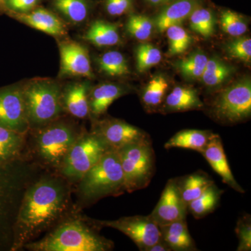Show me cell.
<instances>
[{
	"label": "cell",
	"instance_id": "1",
	"mask_svg": "<svg viewBox=\"0 0 251 251\" xmlns=\"http://www.w3.org/2000/svg\"><path fill=\"white\" fill-rule=\"evenodd\" d=\"M74 186L58 173L44 171L28 186L14 226L11 251H21L28 243L48 233L77 212Z\"/></svg>",
	"mask_w": 251,
	"mask_h": 251
},
{
	"label": "cell",
	"instance_id": "2",
	"mask_svg": "<svg viewBox=\"0 0 251 251\" xmlns=\"http://www.w3.org/2000/svg\"><path fill=\"white\" fill-rule=\"evenodd\" d=\"M66 115L36 129L29 130L26 158L46 171L57 173L68 152L85 129Z\"/></svg>",
	"mask_w": 251,
	"mask_h": 251
},
{
	"label": "cell",
	"instance_id": "3",
	"mask_svg": "<svg viewBox=\"0 0 251 251\" xmlns=\"http://www.w3.org/2000/svg\"><path fill=\"white\" fill-rule=\"evenodd\" d=\"M99 226L92 218L77 211L63 221L52 230L28 243L29 251H110L115 244L100 234Z\"/></svg>",
	"mask_w": 251,
	"mask_h": 251
},
{
	"label": "cell",
	"instance_id": "4",
	"mask_svg": "<svg viewBox=\"0 0 251 251\" xmlns=\"http://www.w3.org/2000/svg\"><path fill=\"white\" fill-rule=\"evenodd\" d=\"M44 171L27 159L0 164V251H11L23 196L28 186Z\"/></svg>",
	"mask_w": 251,
	"mask_h": 251
},
{
	"label": "cell",
	"instance_id": "5",
	"mask_svg": "<svg viewBox=\"0 0 251 251\" xmlns=\"http://www.w3.org/2000/svg\"><path fill=\"white\" fill-rule=\"evenodd\" d=\"M125 192L120 156L117 150H110L74 185V204L82 211L103 198Z\"/></svg>",
	"mask_w": 251,
	"mask_h": 251
},
{
	"label": "cell",
	"instance_id": "6",
	"mask_svg": "<svg viewBox=\"0 0 251 251\" xmlns=\"http://www.w3.org/2000/svg\"><path fill=\"white\" fill-rule=\"evenodd\" d=\"M29 130L36 129L66 115L62 108V85L50 78L31 79L22 84Z\"/></svg>",
	"mask_w": 251,
	"mask_h": 251
},
{
	"label": "cell",
	"instance_id": "7",
	"mask_svg": "<svg viewBox=\"0 0 251 251\" xmlns=\"http://www.w3.org/2000/svg\"><path fill=\"white\" fill-rule=\"evenodd\" d=\"M126 192L148 187L156 170V158L151 140L128 144L117 150Z\"/></svg>",
	"mask_w": 251,
	"mask_h": 251
},
{
	"label": "cell",
	"instance_id": "8",
	"mask_svg": "<svg viewBox=\"0 0 251 251\" xmlns=\"http://www.w3.org/2000/svg\"><path fill=\"white\" fill-rule=\"evenodd\" d=\"M110 149L92 130H83L57 173L74 186Z\"/></svg>",
	"mask_w": 251,
	"mask_h": 251
},
{
	"label": "cell",
	"instance_id": "9",
	"mask_svg": "<svg viewBox=\"0 0 251 251\" xmlns=\"http://www.w3.org/2000/svg\"><path fill=\"white\" fill-rule=\"evenodd\" d=\"M216 120L236 124L247 120L251 115V81L249 77L234 82L220 92L212 105Z\"/></svg>",
	"mask_w": 251,
	"mask_h": 251
},
{
	"label": "cell",
	"instance_id": "10",
	"mask_svg": "<svg viewBox=\"0 0 251 251\" xmlns=\"http://www.w3.org/2000/svg\"><path fill=\"white\" fill-rule=\"evenodd\" d=\"M93 220L100 228L111 227L125 234L135 243L141 251H146L148 248L161 239L159 226L150 215L125 216L110 221Z\"/></svg>",
	"mask_w": 251,
	"mask_h": 251
},
{
	"label": "cell",
	"instance_id": "11",
	"mask_svg": "<svg viewBox=\"0 0 251 251\" xmlns=\"http://www.w3.org/2000/svg\"><path fill=\"white\" fill-rule=\"evenodd\" d=\"M90 130L98 135L110 150H117L128 144L150 140L143 130L119 119L92 120Z\"/></svg>",
	"mask_w": 251,
	"mask_h": 251
},
{
	"label": "cell",
	"instance_id": "12",
	"mask_svg": "<svg viewBox=\"0 0 251 251\" xmlns=\"http://www.w3.org/2000/svg\"><path fill=\"white\" fill-rule=\"evenodd\" d=\"M0 126L21 133L29 131L21 84L0 87Z\"/></svg>",
	"mask_w": 251,
	"mask_h": 251
},
{
	"label": "cell",
	"instance_id": "13",
	"mask_svg": "<svg viewBox=\"0 0 251 251\" xmlns=\"http://www.w3.org/2000/svg\"><path fill=\"white\" fill-rule=\"evenodd\" d=\"M60 70L62 77L94 78L88 50L77 41L66 39L59 42Z\"/></svg>",
	"mask_w": 251,
	"mask_h": 251
},
{
	"label": "cell",
	"instance_id": "14",
	"mask_svg": "<svg viewBox=\"0 0 251 251\" xmlns=\"http://www.w3.org/2000/svg\"><path fill=\"white\" fill-rule=\"evenodd\" d=\"M187 214V205L181 198L176 178L168 180L150 217L158 226H161L186 219Z\"/></svg>",
	"mask_w": 251,
	"mask_h": 251
},
{
	"label": "cell",
	"instance_id": "15",
	"mask_svg": "<svg viewBox=\"0 0 251 251\" xmlns=\"http://www.w3.org/2000/svg\"><path fill=\"white\" fill-rule=\"evenodd\" d=\"M20 23L50 36L62 38L67 35L66 22L51 9L39 6L26 14L10 16Z\"/></svg>",
	"mask_w": 251,
	"mask_h": 251
},
{
	"label": "cell",
	"instance_id": "16",
	"mask_svg": "<svg viewBox=\"0 0 251 251\" xmlns=\"http://www.w3.org/2000/svg\"><path fill=\"white\" fill-rule=\"evenodd\" d=\"M90 81H74L62 86V105L64 113L76 120L90 118Z\"/></svg>",
	"mask_w": 251,
	"mask_h": 251
},
{
	"label": "cell",
	"instance_id": "17",
	"mask_svg": "<svg viewBox=\"0 0 251 251\" xmlns=\"http://www.w3.org/2000/svg\"><path fill=\"white\" fill-rule=\"evenodd\" d=\"M201 154L210 165L212 169L221 176L225 184L228 185L238 193H244L242 187L234 177L225 153L222 140L219 135L214 134L206 145Z\"/></svg>",
	"mask_w": 251,
	"mask_h": 251
},
{
	"label": "cell",
	"instance_id": "18",
	"mask_svg": "<svg viewBox=\"0 0 251 251\" xmlns=\"http://www.w3.org/2000/svg\"><path fill=\"white\" fill-rule=\"evenodd\" d=\"M128 92L125 86L114 82H105L92 87L89 96L90 120L100 118L115 100Z\"/></svg>",
	"mask_w": 251,
	"mask_h": 251
},
{
	"label": "cell",
	"instance_id": "19",
	"mask_svg": "<svg viewBox=\"0 0 251 251\" xmlns=\"http://www.w3.org/2000/svg\"><path fill=\"white\" fill-rule=\"evenodd\" d=\"M202 4V0H173L155 18L157 30L164 32L171 26L181 24Z\"/></svg>",
	"mask_w": 251,
	"mask_h": 251
},
{
	"label": "cell",
	"instance_id": "20",
	"mask_svg": "<svg viewBox=\"0 0 251 251\" xmlns=\"http://www.w3.org/2000/svg\"><path fill=\"white\" fill-rule=\"evenodd\" d=\"M51 10L63 21L80 25L88 19L94 6L92 0H49Z\"/></svg>",
	"mask_w": 251,
	"mask_h": 251
},
{
	"label": "cell",
	"instance_id": "21",
	"mask_svg": "<svg viewBox=\"0 0 251 251\" xmlns=\"http://www.w3.org/2000/svg\"><path fill=\"white\" fill-rule=\"evenodd\" d=\"M27 133H18L0 126V164L27 159L26 158Z\"/></svg>",
	"mask_w": 251,
	"mask_h": 251
},
{
	"label": "cell",
	"instance_id": "22",
	"mask_svg": "<svg viewBox=\"0 0 251 251\" xmlns=\"http://www.w3.org/2000/svg\"><path fill=\"white\" fill-rule=\"evenodd\" d=\"M161 239L171 251H198L194 240L189 233L186 219L179 220L159 226Z\"/></svg>",
	"mask_w": 251,
	"mask_h": 251
},
{
	"label": "cell",
	"instance_id": "23",
	"mask_svg": "<svg viewBox=\"0 0 251 251\" xmlns=\"http://www.w3.org/2000/svg\"><path fill=\"white\" fill-rule=\"evenodd\" d=\"M83 39L99 48L116 46L121 42L118 26L103 20H96L91 23Z\"/></svg>",
	"mask_w": 251,
	"mask_h": 251
},
{
	"label": "cell",
	"instance_id": "24",
	"mask_svg": "<svg viewBox=\"0 0 251 251\" xmlns=\"http://www.w3.org/2000/svg\"><path fill=\"white\" fill-rule=\"evenodd\" d=\"M204 107L197 91L189 87L177 86L167 96L165 109L168 112L199 110Z\"/></svg>",
	"mask_w": 251,
	"mask_h": 251
},
{
	"label": "cell",
	"instance_id": "25",
	"mask_svg": "<svg viewBox=\"0 0 251 251\" xmlns=\"http://www.w3.org/2000/svg\"><path fill=\"white\" fill-rule=\"evenodd\" d=\"M214 133L209 130L186 129L180 130L165 144L166 150L172 148L186 149L201 153Z\"/></svg>",
	"mask_w": 251,
	"mask_h": 251
},
{
	"label": "cell",
	"instance_id": "26",
	"mask_svg": "<svg viewBox=\"0 0 251 251\" xmlns=\"http://www.w3.org/2000/svg\"><path fill=\"white\" fill-rule=\"evenodd\" d=\"M176 180L181 198L187 206L214 183L209 175L202 171L176 178Z\"/></svg>",
	"mask_w": 251,
	"mask_h": 251
},
{
	"label": "cell",
	"instance_id": "27",
	"mask_svg": "<svg viewBox=\"0 0 251 251\" xmlns=\"http://www.w3.org/2000/svg\"><path fill=\"white\" fill-rule=\"evenodd\" d=\"M222 193V190L214 183L206 188L201 196L188 204V212L191 213L196 219L205 217L215 210L219 205Z\"/></svg>",
	"mask_w": 251,
	"mask_h": 251
},
{
	"label": "cell",
	"instance_id": "28",
	"mask_svg": "<svg viewBox=\"0 0 251 251\" xmlns=\"http://www.w3.org/2000/svg\"><path fill=\"white\" fill-rule=\"evenodd\" d=\"M99 70L110 77H123L130 74L128 62L122 52L110 50L97 58Z\"/></svg>",
	"mask_w": 251,
	"mask_h": 251
},
{
	"label": "cell",
	"instance_id": "29",
	"mask_svg": "<svg viewBox=\"0 0 251 251\" xmlns=\"http://www.w3.org/2000/svg\"><path fill=\"white\" fill-rule=\"evenodd\" d=\"M233 72V68L216 57L208 59L201 80L209 87L222 85Z\"/></svg>",
	"mask_w": 251,
	"mask_h": 251
},
{
	"label": "cell",
	"instance_id": "30",
	"mask_svg": "<svg viewBox=\"0 0 251 251\" xmlns=\"http://www.w3.org/2000/svg\"><path fill=\"white\" fill-rule=\"evenodd\" d=\"M188 19L191 29L203 37L209 38L214 34L216 18L210 9L202 7L201 5L193 11Z\"/></svg>",
	"mask_w": 251,
	"mask_h": 251
},
{
	"label": "cell",
	"instance_id": "31",
	"mask_svg": "<svg viewBox=\"0 0 251 251\" xmlns=\"http://www.w3.org/2000/svg\"><path fill=\"white\" fill-rule=\"evenodd\" d=\"M168 82L162 75L153 77L144 89L141 95L142 101L148 108L159 106L165 99L168 89Z\"/></svg>",
	"mask_w": 251,
	"mask_h": 251
},
{
	"label": "cell",
	"instance_id": "32",
	"mask_svg": "<svg viewBox=\"0 0 251 251\" xmlns=\"http://www.w3.org/2000/svg\"><path fill=\"white\" fill-rule=\"evenodd\" d=\"M207 61V56L198 50L180 60L176 64L183 76L193 80L201 78Z\"/></svg>",
	"mask_w": 251,
	"mask_h": 251
},
{
	"label": "cell",
	"instance_id": "33",
	"mask_svg": "<svg viewBox=\"0 0 251 251\" xmlns=\"http://www.w3.org/2000/svg\"><path fill=\"white\" fill-rule=\"evenodd\" d=\"M136 69L138 72H146L151 67L161 62V50L154 46L148 43H143L138 46L135 50Z\"/></svg>",
	"mask_w": 251,
	"mask_h": 251
},
{
	"label": "cell",
	"instance_id": "34",
	"mask_svg": "<svg viewBox=\"0 0 251 251\" xmlns=\"http://www.w3.org/2000/svg\"><path fill=\"white\" fill-rule=\"evenodd\" d=\"M126 31L132 37L140 41L148 40L152 34L153 22L145 15L130 14L127 20Z\"/></svg>",
	"mask_w": 251,
	"mask_h": 251
},
{
	"label": "cell",
	"instance_id": "35",
	"mask_svg": "<svg viewBox=\"0 0 251 251\" xmlns=\"http://www.w3.org/2000/svg\"><path fill=\"white\" fill-rule=\"evenodd\" d=\"M166 31L169 42L168 53L170 55L184 53L192 42V38L180 25H172Z\"/></svg>",
	"mask_w": 251,
	"mask_h": 251
},
{
	"label": "cell",
	"instance_id": "36",
	"mask_svg": "<svg viewBox=\"0 0 251 251\" xmlns=\"http://www.w3.org/2000/svg\"><path fill=\"white\" fill-rule=\"evenodd\" d=\"M221 25L224 32L234 37L242 36L248 30L244 18L232 10H224L221 12Z\"/></svg>",
	"mask_w": 251,
	"mask_h": 251
},
{
	"label": "cell",
	"instance_id": "37",
	"mask_svg": "<svg viewBox=\"0 0 251 251\" xmlns=\"http://www.w3.org/2000/svg\"><path fill=\"white\" fill-rule=\"evenodd\" d=\"M227 53L232 58L244 62H250L251 59V39L249 37H236L226 46Z\"/></svg>",
	"mask_w": 251,
	"mask_h": 251
},
{
	"label": "cell",
	"instance_id": "38",
	"mask_svg": "<svg viewBox=\"0 0 251 251\" xmlns=\"http://www.w3.org/2000/svg\"><path fill=\"white\" fill-rule=\"evenodd\" d=\"M43 0H4L0 6V13L10 16L26 14L41 6Z\"/></svg>",
	"mask_w": 251,
	"mask_h": 251
},
{
	"label": "cell",
	"instance_id": "39",
	"mask_svg": "<svg viewBox=\"0 0 251 251\" xmlns=\"http://www.w3.org/2000/svg\"><path fill=\"white\" fill-rule=\"evenodd\" d=\"M239 244L237 251H250L251 250V220L249 214L243 216L237 221L236 227Z\"/></svg>",
	"mask_w": 251,
	"mask_h": 251
},
{
	"label": "cell",
	"instance_id": "40",
	"mask_svg": "<svg viewBox=\"0 0 251 251\" xmlns=\"http://www.w3.org/2000/svg\"><path fill=\"white\" fill-rule=\"evenodd\" d=\"M134 0H104L103 6L107 14L111 16H121L133 9Z\"/></svg>",
	"mask_w": 251,
	"mask_h": 251
},
{
	"label": "cell",
	"instance_id": "41",
	"mask_svg": "<svg viewBox=\"0 0 251 251\" xmlns=\"http://www.w3.org/2000/svg\"><path fill=\"white\" fill-rule=\"evenodd\" d=\"M146 251H172L163 239H160L156 244L147 249Z\"/></svg>",
	"mask_w": 251,
	"mask_h": 251
},
{
	"label": "cell",
	"instance_id": "42",
	"mask_svg": "<svg viewBox=\"0 0 251 251\" xmlns=\"http://www.w3.org/2000/svg\"><path fill=\"white\" fill-rule=\"evenodd\" d=\"M145 1L152 6H162V5L168 4L173 0H145Z\"/></svg>",
	"mask_w": 251,
	"mask_h": 251
},
{
	"label": "cell",
	"instance_id": "43",
	"mask_svg": "<svg viewBox=\"0 0 251 251\" xmlns=\"http://www.w3.org/2000/svg\"><path fill=\"white\" fill-rule=\"evenodd\" d=\"M4 0H0V6H1V4H3V2H4Z\"/></svg>",
	"mask_w": 251,
	"mask_h": 251
}]
</instances>
